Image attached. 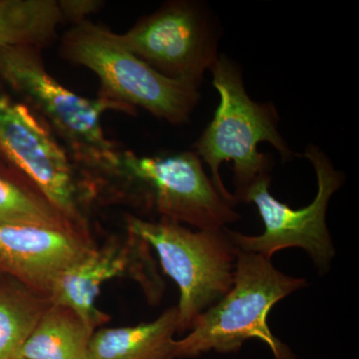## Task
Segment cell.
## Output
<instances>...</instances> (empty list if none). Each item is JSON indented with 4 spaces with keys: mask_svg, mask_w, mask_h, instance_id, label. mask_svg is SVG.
Wrapping results in <instances>:
<instances>
[{
    "mask_svg": "<svg viewBox=\"0 0 359 359\" xmlns=\"http://www.w3.org/2000/svg\"><path fill=\"white\" fill-rule=\"evenodd\" d=\"M41 51L25 45L0 48V79L43 120L76 167L122 178L123 151L106 136L102 117L108 111L136 112L102 96L85 98L66 88L47 71Z\"/></svg>",
    "mask_w": 359,
    "mask_h": 359,
    "instance_id": "obj_1",
    "label": "cell"
},
{
    "mask_svg": "<svg viewBox=\"0 0 359 359\" xmlns=\"http://www.w3.org/2000/svg\"><path fill=\"white\" fill-rule=\"evenodd\" d=\"M210 72L219 103L194 152L209 166L219 194L236 205L248 187L269 175L271 160L259 152V143L271 144L283 161L294 154L278 132L275 106L250 98L237 63L221 55Z\"/></svg>",
    "mask_w": 359,
    "mask_h": 359,
    "instance_id": "obj_2",
    "label": "cell"
},
{
    "mask_svg": "<svg viewBox=\"0 0 359 359\" xmlns=\"http://www.w3.org/2000/svg\"><path fill=\"white\" fill-rule=\"evenodd\" d=\"M306 285L304 278L278 271L271 259L238 250L231 290L196 318L190 334L175 341V358H198L210 351L236 353L248 339H257L276 359H295L271 334L268 316L276 304Z\"/></svg>",
    "mask_w": 359,
    "mask_h": 359,
    "instance_id": "obj_3",
    "label": "cell"
},
{
    "mask_svg": "<svg viewBox=\"0 0 359 359\" xmlns=\"http://www.w3.org/2000/svg\"><path fill=\"white\" fill-rule=\"evenodd\" d=\"M59 51L66 61L99 78V96L134 112L141 108L170 124L182 125L199 103L200 84L163 76L132 53L119 34L90 20L71 26Z\"/></svg>",
    "mask_w": 359,
    "mask_h": 359,
    "instance_id": "obj_4",
    "label": "cell"
},
{
    "mask_svg": "<svg viewBox=\"0 0 359 359\" xmlns=\"http://www.w3.org/2000/svg\"><path fill=\"white\" fill-rule=\"evenodd\" d=\"M127 230L156 250L163 271L178 285L179 332L191 330L194 321L231 290L238 248L226 228L193 231L161 219L127 218Z\"/></svg>",
    "mask_w": 359,
    "mask_h": 359,
    "instance_id": "obj_5",
    "label": "cell"
},
{
    "mask_svg": "<svg viewBox=\"0 0 359 359\" xmlns=\"http://www.w3.org/2000/svg\"><path fill=\"white\" fill-rule=\"evenodd\" d=\"M304 156L313 165L318 178V194L313 202L304 209H292L269 193L271 177L266 175L248 187L238 198V202L244 201L256 205L264 222V233L247 236L229 230V235L238 250L269 259L278 250L301 248L323 273L335 254L327 226L328 203L341 187L344 176L335 170L318 146L309 145Z\"/></svg>",
    "mask_w": 359,
    "mask_h": 359,
    "instance_id": "obj_6",
    "label": "cell"
},
{
    "mask_svg": "<svg viewBox=\"0 0 359 359\" xmlns=\"http://www.w3.org/2000/svg\"><path fill=\"white\" fill-rule=\"evenodd\" d=\"M122 178L142 188L162 219L199 231H219L240 219L194 151L155 157L123 151Z\"/></svg>",
    "mask_w": 359,
    "mask_h": 359,
    "instance_id": "obj_7",
    "label": "cell"
},
{
    "mask_svg": "<svg viewBox=\"0 0 359 359\" xmlns=\"http://www.w3.org/2000/svg\"><path fill=\"white\" fill-rule=\"evenodd\" d=\"M0 154L76 230L86 233L76 165L39 115L2 92Z\"/></svg>",
    "mask_w": 359,
    "mask_h": 359,
    "instance_id": "obj_8",
    "label": "cell"
},
{
    "mask_svg": "<svg viewBox=\"0 0 359 359\" xmlns=\"http://www.w3.org/2000/svg\"><path fill=\"white\" fill-rule=\"evenodd\" d=\"M119 35L132 53L170 79L201 85L219 56L212 13L199 2H167Z\"/></svg>",
    "mask_w": 359,
    "mask_h": 359,
    "instance_id": "obj_9",
    "label": "cell"
},
{
    "mask_svg": "<svg viewBox=\"0 0 359 359\" xmlns=\"http://www.w3.org/2000/svg\"><path fill=\"white\" fill-rule=\"evenodd\" d=\"M134 278L151 302L163 294V282L149 254V245L129 233L125 241H113L100 249L94 248L88 256L65 271L54 283L49 299L52 304L72 309L95 330L108 320L96 308L101 287L115 278Z\"/></svg>",
    "mask_w": 359,
    "mask_h": 359,
    "instance_id": "obj_10",
    "label": "cell"
},
{
    "mask_svg": "<svg viewBox=\"0 0 359 359\" xmlns=\"http://www.w3.org/2000/svg\"><path fill=\"white\" fill-rule=\"evenodd\" d=\"M93 249L80 231L0 224V269L48 299L59 276Z\"/></svg>",
    "mask_w": 359,
    "mask_h": 359,
    "instance_id": "obj_11",
    "label": "cell"
},
{
    "mask_svg": "<svg viewBox=\"0 0 359 359\" xmlns=\"http://www.w3.org/2000/svg\"><path fill=\"white\" fill-rule=\"evenodd\" d=\"M178 327V309L174 306L151 323L102 328L92 335L88 358L176 359L174 335Z\"/></svg>",
    "mask_w": 359,
    "mask_h": 359,
    "instance_id": "obj_12",
    "label": "cell"
},
{
    "mask_svg": "<svg viewBox=\"0 0 359 359\" xmlns=\"http://www.w3.org/2000/svg\"><path fill=\"white\" fill-rule=\"evenodd\" d=\"M95 330L72 309L50 304L18 356L29 359H89Z\"/></svg>",
    "mask_w": 359,
    "mask_h": 359,
    "instance_id": "obj_13",
    "label": "cell"
},
{
    "mask_svg": "<svg viewBox=\"0 0 359 359\" xmlns=\"http://www.w3.org/2000/svg\"><path fill=\"white\" fill-rule=\"evenodd\" d=\"M62 22L57 0H0V48L43 49L55 40Z\"/></svg>",
    "mask_w": 359,
    "mask_h": 359,
    "instance_id": "obj_14",
    "label": "cell"
},
{
    "mask_svg": "<svg viewBox=\"0 0 359 359\" xmlns=\"http://www.w3.org/2000/svg\"><path fill=\"white\" fill-rule=\"evenodd\" d=\"M0 224H32L79 231L27 179L11 176L1 170Z\"/></svg>",
    "mask_w": 359,
    "mask_h": 359,
    "instance_id": "obj_15",
    "label": "cell"
},
{
    "mask_svg": "<svg viewBox=\"0 0 359 359\" xmlns=\"http://www.w3.org/2000/svg\"><path fill=\"white\" fill-rule=\"evenodd\" d=\"M50 304L48 297L25 285L0 287V359L18 358Z\"/></svg>",
    "mask_w": 359,
    "mask_h": 359,
    "instance_id": "obj_16",
    "label": "cell"
},
{
    "mask_svg": "<svg viewBox=\"0 0 359 359\" xmlns=\"http://www.w3.org/2000/svg\"><path fill=\"white\" fill-rule=\"evenodd\" d=\"M63 21L68 20L72 25L89 20L92 14L98 13L104 2L100 0H57Z\"/></svg>",
    "mask_w": 359,
    "mask_h": 359,
    "instance_id": "obj_17",
    "label": "cell"
},
{
    "mask_svg": "<svg viewBox=\"0 0 359 359\" xmlns=\"http://www.w3.org/2000/svg\"><path fill=\"white\" fill-rule=\"evenodd\" d=\"M14 359H29V358H21V356H18V358H15Z\"/></svg>",
    "mask_w": 359,
    "mask_h": 359,
    "instance_id": "obj_18",
    "label": "cell"
}]
</instances>
